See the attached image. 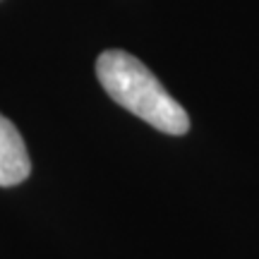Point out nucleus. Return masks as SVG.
<instances>
[{
    "mask_svg": "<svg viewBox=\"0 0 259 259\" xmlns=\"http://www.w3.org/2000/svg\"><path fill=\"white\" fill-rule=\"evenodd\" d=\"M96 77L113 101L166 135H185L190 118L185 108L163 89L147 65L125 51H103Z\"/></svg>",
    "mask_w": 259,
    "mask_h": 259,
    "instance_id": "obj_1",
    "label": "nucleus"
},
{
    "mask_svg": "<svg viewBox=\"0 0 259 259\" xmlns=\"http://www.w3.org/2000/svg\"><path fill=\"white\" fill-rule=\"evenodd\" d=\"M29 170L31 161L24 139L5 115H0V187L19 185L29 178Z\"/></svg>",
    "mask_w": 259,
    "mask_h": 259,
    "instance_id": "obj_2",
    "label": "nucleus"
}]
</instances>
